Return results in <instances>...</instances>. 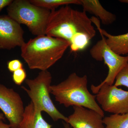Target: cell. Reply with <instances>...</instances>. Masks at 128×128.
I'll use <instances>...</instances> for the list:
<instances>
[{
    "label": "cell",
    "mask_w": 128,
    "mask_h": 128,
    "mask_svg": "<svg viewBox=\"0 0 128 128\" xmlns=\"http://www.w3.org/2000/svg\"><path fill=\"white\" fill-rule=\"evenodd\" d=\"M92 23L85 12L63 6L50 12L46 34L66 40L72 51L77 52L86 48L96 36Z\"/></svg>",
    "instance_id": "cell-1"
},
{
    "label": "cell",
    "mask_w": 128,
    "mask_h": 128,
    "mask_svg": "<svg viewBox=\"0 0 128 128\" xmlns=\"http://www.w3.org/2000/svg\"><path fill=\"white\" fill-rule=\"evenodd\" d=\"M70 44L64 40L40 35L21 47V56L31 70H48L63 57Z\"/></svg>",
    "instance_id": "cell-2"
},
{
    "label": "cell",
    "mask_w": 128,
    "mask_h": 128,
    "mask_svg": "<svg viewBox=\"0 0 128 128\" xmlns=\"http://www.w3.org/2000/svg\"><path fill=\"white\" fill-rule=\"evenodd\" d=\"M88 82L87 76H79L74 72L59 84L51 85L50 93L56 100L66 107H83L94 110L104 117V112L96 100V95L88 89Z\"/></svg>",
    "instance_id": "cell-3"
},
{
    "label": "cell",
    "mask_w": 128,
    "mask_h": 128,
    "mask_svg": "<svg viewBox=\"0 0 128 128\" xmlns=\"http://www.w3.org/2000/svg\"><path fill=\"white\" fill-rule=\"evenodd\" d=\"M52 81V76L50 72L48 70H42L34 79L25 80L28 89L24 86L21 88L26 92L36 109L46 112L53 121L62 120L67 122L68 118L58 110L50 98Z\"/></svg>",
    "instance_id": "cell-4"
},
{
    "label": "cell",
    "mask_w": 128,
    "mask_h": 128,
    "mask_svg": "<svg viewBox=\"0 0 128 128\" xmlns=\"http://www.w3.org/2000/svg\"><path fill=\"white\" fill-rule=\"evenodd\" d=\"M6 10L10 18L26 25L32 34L36 36L46 34L50 10L35 6L29 0H14Z\"/></svg>",
    "instance_id": "cell-5"
},
{
    "label": "cell",
    "mask_w": 128,
    "mask_h": 128,
    "mask_svg": "<svg viewBox=\"0 0 128 128\" xmlns=\"http://www.w3.org/2000/svg\"><path fill=\"white\" fill-rule=\"evenodd\" d=\"M92 93L103 111L116 114L128 113V91L104 84L91 86Z\"/></svg>",
    "instance_id": "cell-6"
},
{
    "label": "cell",
    "mask_w": 128,
    "mask_h": 128,
    "mask_svg": "<svg viewBox=\"0 0 128 128\" xmlns=\"http://www.w3.org/2000/svg\"><path fill=\"white\" fill-rule=\"evenodd\" d=\"M100 34L102 39L96 43L90 50L91 56L98 61L104 60L108 68V74L100 85L114 84L116 76L128 63V55L122 56L117 54L108 46L106 38Z\"/></svg>",
    "instance_id": "cell-7"
},
{
    "label": "cell",
    "mask_w": 128,
    "mask_h": 128,
    "mask_svg": "<svg viewBox=\"0 0 128 128\" xmlns=\"http://www.w3.org/2000/svg\"><path fill=\"white\" fill-rule=\"evenodd\" d=\"M0 109L12 128H18L25 108L20 96L12 88L0 83Z\"/></svg>",
    "instance_id": "cell-8"
},
{
    "label": "cell",
    "mask_w": 128,
    "mask_h": 128,
    "mask_svg": "<svg viewBox=\"0 0 128 128\" xmlns=\"http://www.w3.org/2000/svg\"><path fill=\"white\" fill-rule=\"evenodd\" d=\"M21 25L8 15L0 16V49L21 48L25 42Z\"/></svg>",
    "instance_id": "cell-9"
},
{
    "label": "cell",
    "mask_w": 128,
    "mask_h": 128,
    "mask_svg": "<svg viewBox=\"0 0 128 128\" xmlns=\"http://www.w3.org/2000/svg\"><path fill=\"white\" fill-rule=\"evenodd\" d=\"M67 123L73 128H105L104 117L98 112L83 107L74 106Z\"/></svg>",
    "instance_id": "cell-10"
},
{
    "label": "cell",
    "mask_w": 128,
    "mask_h": 128,
    "mask_svg": "<svg viewBox=\"0 0 128 128\" xmlns=\"http://www.w3.org/2000/svg\"><path fill=\"white\" fill-rule=\"evenodd\" d=\"M91 20L96 26L100 34L106 37V42L114 52L119 55H128V32L120 35H112L101 28L97 18L93 16Z\"/></svg>",
    "instance_id": "cell-11"
},
{
    "label": "cell",
    "mask_w": 128,
    "mask_h": 128,
    "mask_svg": "<svg viewBox=\"0 0 128 128\" xmlns=\"http://www.w3.org/2000/svg\"><path fill=\"white\" fill-rule=\"evenodd\" d=\"M42 115V112L34 107L32 102L25 108L23 118L18 128H52Z\"/></svg>",
    "instance_id": "cell-12"
},
{
    "label": "cell",
    "mask_w": 128,
    "mask_h": 128,
    "mask_svg": "<svg viewBox=\"0 0 128 128\" xmlns=\"http://www.w3.org/2000/svg\"><path fill=\"white\" fill-rule=\"evenodd\" d=\"M80 2L83 11L98 18L104 25H111L116 21V16L106 10L98 0H80Z\"/></svg>",
    "instance_id": "cell-13"
},
{
    "label": "cell",
    "mask_w": 128,
    "mask_h": 128,
    "mask_svg": "<svg viewBox=\"0 0 128 128\" xmlns=\"http://www.w3.org/2000/svg\"><path fill=\"white\" fill-rule=\"evenodd\" d=\"M35 6L45 8L50 11L61 6L70 4L81 5L80 0H29Z\"/></svg>",
    "instance_id": "cell-14"
},
{
    "label": "cell",
    "mask_w": 128,
    "mask_h": 128,
    "mask_svg": "<svg viewBox=\"0 0 128 128\" xmlns=\"http://www.w3.org/2000/svg\"><path fill=\"white\" fill-rule=\"evenodd\" d=\"M105 128H128V113L113 114L104 118Z\"/></svg>",
    "instance_id": "cell-15"
},
{
    "label": "cell",
    "mask_w": 128,
    "mask_h": 128,
    "mask_svg": "<svg viewBox=\"0 0 128 128\" xmlns=\"http://www.w3.org/2000/svg\"><path fill=\"white\" fill-rule=\"evenodd\" d=\"M114 85L117 87L124 86L128 88V63L117 75Z\"/></svg>",
    "instance_id": "cell-16"
},
{
    "label": "cell",
    "mask_w": 128,
    "mask_h": 128,
    "mask_svg": "<svg viewBox=\"0 0 128 128\" xmlns=\"http://www.w3.org/2000/svg\"><path fill=\"white\" fill-rule=\"evenodd\" d=\"M12 73V80L16 85H21L26 79V73L24 68L19 69Z\"/></svg>",
    "instance_id": "cell-17"
},
{
    "label": "cell",
    "mask_w": 128,
    "mask_h": 128,
    "mask_svg": "<svg viewBox=\"0 0 128 128\" xmlns=\"http://www.w3.org/2000/svg\"><path fill=\"white\" fill-rule=\"evenodd\" d=\"M7 68L10 72H13L21 68H23V65L20 60L15 59L10 60L7 62Z\"/></svg>",
    "instance_id": "cell-18"
},
{
    "label": "cell",
    "mask_w": 128,
    "mask_h": 128,
    "mask_svg": "<svg viewBox=\"0 0 128 128\" xmlns=\"http://www.w3.org/2000/svg\"><path fill=\"white\" fill-rule=\"evenodd\" d=\"M13 0H0V12L5 7H7Z\"/></svg>",
    "instance_id": "cell-19"
},
{
    "label": "cell",
    "mask_w": 128,
    "mask_h": 128,
    "mask_svg": "<svg viewBox=\"0 0 128 128\" xmlns=\"http://www.w3.org/2000/svg\"><path fill=\"white\" fill-rule=\"evenodd\" d=\"M0 128H12L9 124H5L2 120L0 119Z\"/></svg>",
    "instance_id": "cell-20"
},
{
    "label": "cell",
    "mask_w": 128,
    "mask_h": 128,
    "mask_svg": "<svg viewBox=\"0 0 128 128\" xmlns=\"http://www.w3.org/2000/svg\"><path fill=\"white\" fill-rule=\"evenodd\" d=\"M64 128H71L70 126V124H68L65 122L64 123Z\"/></svg>",
    "instance_id": "cell-21"
},
{
    "label": "cell",
    "mask_w": 128,
    "mask_h": 128,
    "mask_svg": "<svg viewBox=\"0 0 128 128\" xmlns=\"http://www.w3.org/2000/svg\"><path fill=\"white\" fill-rule=\"evenodd\" d=\"M0 119L2 120H4L5 117L4 115L3 114L0 113Z\"/></svg>",
    "instance_id": "cell-22"
},
{
    "label": "cell",
    "mask_w": 128,
    "mask_h": 128,
    "mask_svg": "<svg viewBox=\"0 0 128 128\" xmlns=\"http://www.w3.org/2000/svg\"><path fill=\"white\" fill-rule=\"evenodd\" d=\"M120 2L122 3H126L128 4V0H119Z\"/></svg>",
    "instance_id": "cell-23"
},
{
    "label": "cell",
    "mask_w": 128,
    "mask_h": 128,
    "mask_svg": "<svg viewBox=\"0 0 128 128\" xmlns=\"http://www.w3.org/2000/svg\"></svg>",
    "instance_id": "cell-24"
}]
</instances>
